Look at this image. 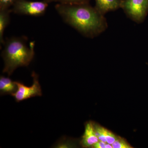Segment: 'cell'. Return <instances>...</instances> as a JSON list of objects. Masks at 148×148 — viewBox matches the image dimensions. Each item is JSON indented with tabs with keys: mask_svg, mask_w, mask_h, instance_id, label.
Here are the masks:
<instances>
[{
	"mask_svg": "<svg viewBox=\"0 0 148 148\" xmlns=\"http://www.w3.org/2000/svg\"><path fill=\"white\" fill-rule=\"evenodd\" d=\"M95 8L105 15L106 13L121 8L122 0H95Z\"/></svg>",
	"mask_w": 148,
	"mask_h": 148,
	"instance_id": "obj_6",
	"label": "cell"
},
{
	"mask_svg": "<svg viewBox=\"0 0 148 148\" xmlns=\"http://www.w3.org/2000/svg\"><path fill=\"white\" fill-rule=\"evenodd\" d=\"M48 6L45 1H32L27 0H16L12 6V12L20 15L39 16L45 14Z\"/></svg>",
	"mask_w": 148,
	"mask_h": 148,
	"instance_id": "obj_4",
	"label": "cell"
},
{
	"mask_svg": "<svg viewBox=\"0 0 148 148\" xmlns=\"http://www.w3.org/2000/svg\"><path fill=\"white\" fill-rule=\"evenodd\" d=\"M1 56L4 62L3 72L9 76L12 75L17 68L27 67L35 56V41L28 45L25 38L12 37L5 42Z\"/></svg>",
	"mask_w": 148,
	"mask_h": 148,
	"instance_id": "obj_2",
	"label": "cell"
},
{
	"mask_svg": "<svg viewBox=\"0 0 148 148\" xmlns=\"http://www.w3.org/2000/svg\"><path fill=\"white\" fill-rule=\"evenodd\" d=\"M16 0H0V10L8 9L12 6Z\"/></svg>",
	"mask_w": 148,
	"mask_h": 148,
	"instance_id": "obj_13",
	"label": "cell"
},
{
	"mask_svg": "<svg viewBox=\"0 0 148 148\" xmlns=\"http://www.w3.org/2000/svg\"><path fill=\"white\" fill-rule=\"evenodd\" d=\"M12 10H0V43L4 45L5 43L4 39V34L5 31L10 21V14Z\"/></svg>",
	"mask_w": 148,
	"mask_h": 148,
	"instance_id": "obj_8",
	"label": "cell"
},
{
	"mask_svg": "<svg viewBox=\"0 0 148 148\" xmlns=\"http://www.w3.org/2000/svg\"><path fill=\"white\" fill-rule=\"evenodd\" d=\"M32 76L33 79V84L31 86H27L19 82H15L17 90L11 95L16 102H19L33 97L42 95L41 88L38 81V76L34 71L32 72Z\"/></svg>",
	"mask_w": 148,
	"mask_h": 148,
	"instance_id": "obj_5",
	"label": "cell"
},
{
	"mask_svg": "<svg viewBox=\"0 0 148 148\" xmlns=\"http://www.w3.org/2000/svg\"><path fill=\"white\" fill-rule=\"evenodd\" d=\"M99 141L94 130V124L91 122L86 123L85 131L81 143L85 148L92 147L93 145Z\"/></svg>",
	"mask_w": 148,
	"mask_h": 148,
	"instance_id": "obj_7",
	"label": "cell"
},
{
	"mask_svg": "<svg viewBox=\"0 0 148 148\" xmlns=\"http://www.w3.org/2000/svg\"><path fill=\"white\" fill-rule=\"evenodd\" d=\"M106 143L102 142V141H100L98 143H95V145H93L92 147V148H106Z\"/></svg>",
	"mask_w": 148,
	"mask_h": 148,
	"instance_id": "obj_14",
	"label": "cell"
},
{
	"mask_svg": "<svg viewBox=\"0 0 148 148\" xmlns=\"http://www.w3.org/2000/svg\"><path fill=\"white\" fill-rule=\"evenodd\" d=\"M48 3L58 2L60 3L76 4L88 3L90 0H43Z\"/></svg>",
	"mask_w": 148,
	"mask_h": 148,
	"instance_id": "obj_11",
	"label": "cell"
},
{
	"mask_svg": "<svg viewBox=\"0 0 148 148\" xmlns=\"http://www.w3.org/2000/svg\"><path fill=\"white\" fill-rule=\"evenodd\" d=\"M17 90L15 82L8 77L1 76L0 77V92L1 95L12 94Z\"/></svg>",
	"mask_w": 148,
	"mask_h": 148,
	"instance_id": "obj_9",
	"label": "cell"
},
{
	"mask_svg": "<svg viewBox=\"0 0 148 148\" xmlns=\"http://www.w3.org/2000/svg\"><path fill=\"white\" fill-rule=\"evenodd\" d=\"M121 8L128 18L140 24L148 14V0H122Z\"/></svg>",
	"mask_w": 148,
	"mask_h": 148,
	"instance_id": "obj_3",
	"label": "cell"
},
{
	"mask_svg": "<svg viewBox=\"0 0 148 148\" xmlns=\"http://www.w3.org/2000/svg\"><path fill=\"white\" fill-rule=\"evenodd\" d=\"M103 132V134L106 137L107 143L112 145L116 140L117 136L108 130L106 129L104 127Z\"/></svg>",
	"mask_w": 148,
	"mask_h": 148,
	"instance_id": "obj_12",
	"label": "cell"
},
{
	"mask_svg": "<svg viewBox=\"0 0 148 148\" xmlns=\"http://www.w3.org/2000/svg\"><path fill=\"white\" fill-rule=\"evenodd\" d=\"M55 8L66 23L87 38L98 36L108 28L104 15L89 3L76 4L59 3Z\"/></svg>",
	"mask_w": 148,
	"mask_h": 148,
	"instance_id": "obj_1",
	"label": "cell"
},
{
	"mask_svg": "<svg viewBox=\"0 0 148 148\" xmlns=\"http://www.w3.org/2000/svg\"><path fill=\"white\" fill-rule=\"evenodd\" d=\"M112 145L113 148H133L124 138L117 136L116 140Z\"/></svg>",
	"mask_w": 148,
	"mask_h": 148,
	"instance_id": "obj_10",
	"label": "cell"
}]
</instances>
